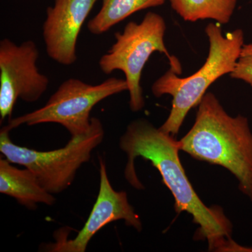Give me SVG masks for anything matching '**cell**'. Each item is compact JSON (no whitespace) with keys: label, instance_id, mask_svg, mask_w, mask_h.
<instances>
[{"label":"cell","instance_id":"cell-1","mask_svg":"<svg viewBox=\"0 0 252 252\" xmlns=\"http://www.w3.org/2000/svg\"><path fill=\"white\" fill-rule=\"evenodd\" d=\"M119 147L127 155L125 177L131 186L144 189L134 165L137 157L149 160L173 195L176 211L190 214L194 223L199 225L195 238L207 240L212 251L234 250L237 243L231 238L232 223L221 208L207 207L199 198L181 163L180 148L173 136L157 128L147 119H137L127 126L120 137Z\"/></svg>","mask_w":252,"mask_h":252},{"label":"cell","instance_id":"cell-2","mask_svg":"<svg viewBox=\"0 0 252 252\" xmlns=\"http://www.w3.org/2000/svg\"><path fill=\"white\" fill-rule=\"evenodd\" d=\"M198 106L193 127L177 141L180 150L225 167L252 202V132L248 119L240 114L230 116L212 93H206Z\"/></svg>","mask_w":252,"mask_h":252},{"label":"cell","instance_id":"cell-3","mask_svg":"<svg viewBox=\"0 0 252 252\" xmlns=\"http://www.w3.org/2000/svg\"><path fill=\"white\" fill-rule=\"evenodd\" d=\"M209 53L206 61L196 72L181 78L169 69L154 83L152 94L157 97L164 94L172 97V108L165 123L159 128L172 136L178 133L187 114L206 94L217 79L234 70L244 45V32L236 29L223 34L219 25L211 23L205 28Z\"/></svg>","mask_w":252,"mask_h":252},{"label":"cell","instance_id":"cell-4","mask_svg":"<svg viewBox=\"0 0 252 252\" xmlns=\"http://www.w3.org/2000/svg\"><path fill=\"white\" fill-rule=\"evenodd\" d=\"M166 23L160 15L149 12L140 23L130 21L122 32L116 33V41L111 49L99 59L102 72L112 74L122 71L130 94V108L139 112L144 108L145 101L140 81L146 63L155 52L166 56L170 69L180 75L182 67L180 61L167 49L164 36Z\"/></svg>","mask_w":252,"mask_h":252},{"label":"cell","instance_id":"cell-5","mask_svg":"<svg viewBox=\"0 0 252 252\" xmlns=\"http://www.w3.org/2000/svg\"><path fill=\"white\" fill-rule=\"evenodd\" d=\"M5 126L0 131V152L11 163L23 165L34 173L50 193L59 194L72 185L78 170L89 162L91 154L104 138V126L91 118L90 129L83 135L71 137L65 147L40 152L14 144Z\"/></svg>","mask_w":252,"mask_h":252},{"label":"cell","instance_id":"cell-6","mask_svg":"<svg viewBox=\"0 0 252 252\" xmlns=\"http://www.w3.org/2000/svg\"><path fill=\"white\" fill-rule=\"evenodd\" d=\"M128 91L126 79L111 77L92 85L70 78L63 81L41 108L10 119V131L19 126L58 124L67 129L71 137L83 135L90 129L91 112L101 101Z\"/></svg>","mask_w":252,"mask_h":252},{"label":"cell","instance_id":"cell-7","mask_svg":"<svg viewBox=\"0 0 252 252\" xmlns=\"http://www.w3.org/2000/svg\"><path fill=\"white\" fill-rule=\"evenodd\" d=\"M39 51L32 40L18 45L9 39L0 41V117L11 119L18 99L36 102L47 90L49 78L36 66Z\"/></svg>","mask_w":252,"mask_h":252},{"label":"cell","instance_id":"cell-8","mask_svg":"<svg viewBox=\"0 0 252 252\" xmlns=\"http://www.w3.org/2000/svg\"><path fill=\"white\" fill-rule=\"evenodd\" d=\"M124 220L126 225L137 231L142 229L140 217L130 205L125 191L113 189L107 175L105 162L99 160V189L97 200L82 229L74 239L68 240L63 229L54 234L56 242L46 245L45 250L52 252H84L94 235L106 225Z\"/></svg>","mask_w":252,"mask_h":252},{"label":"cell","instance_id":"cell-9","mask_svg":"<svg viewBox=\"0 0 252 252\" xmlns=\"http://www.w3.org/2000/svg\"><path fill=\"white\" fill-rule=\"evenodd\" d=\"M97 0H54L46 9L42 36L46 54L62 65L77 60V44L86 18Z\"/></svg>","mask_w":252,"mask_h":252},{"label":"cell","instance_id":"cell-10","mask_svg":"<svg viewBox=\"0 0 252 252\" xmlns=\"http://www.w3.org/2000/svg\"><path fill=\"white\" fill-rule=\"evenodd\" d=\"M0 193L12 197L31 210L40 203L52 206L56 200L29 169H18L6 158L0 160Z\"/></svg>","mask_w":252,"mask_h":252},{"label":"cell","instance_id":"cell-11","mask_svg":"<svg viewBox=\"0 0 252 252\" xmlns=\"http://www.w3.org/2000/svg\"><path fill=\"white\" fill-rule=\"evenodd\" d=\"M165 1V0H102L100 10L89 21L88 29L94 35H101L137 11L161 6Z\"/></svg>","mask_w":252,"mask_h":252},{"label":"cell","instance_id":"cell-12","mask_svg":"<svg viewBox=\"0 0 252 252\" xmlns=\"http://www.w3.org/2000/svg\"><path fill=\"white\" fill-rule=\"evenodd\" d=\"M238 0H170L172 9L189 22L215 20L228 24L236 7Z\"/></svg>","mask_w":252,"mask_h":252},{"label":"cell","instance_id":"cell-13","mask_svg":"<svg viewBox=\"0 0 252 252\" xmlns=\"http://www.w3.org/2000/svg\"><path fill=\"white\" fill-rule=\"evenodd\" d=\"M229 75L232 79L245 81L252 88V43L244 44L234 70Z\"/></svg>","mask_w":252,"mask_h":252}]
</instances>
